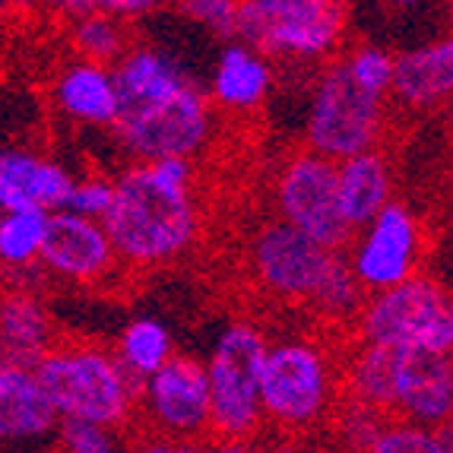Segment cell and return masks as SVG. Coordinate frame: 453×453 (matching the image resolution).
I'll use <instances>...</instances> for the list:
<instances>
[{"instance_id": "obj_1", "label": "cell", "mask_w": 453, "mask_h": 453, "mask_svg": "<svg viewBox=\"0 0 453 453\" xmlns=\"http://www.w3.org/2000/svg\"><path fill=\"white\" fill-rule=\"evenodd\" d=\"M114 76L121 86V114L111 134L130 162L196 159L210 146L219 108L190 80L178 54L159 45H130L114 64Z\"/></svg>"}, {"instance_id": "obj_2", "label": "cell", "mask_w": 453, "mask_h": 453, "mask_svg": "<svg viewBox=\"0 0 453 453\" xmlns=\"http://www.w3.org/2000/svg\"><path fill=\"white\" fill-rule=\"evenodd\" d=\"M114 181L118 194L102 222L124 266L159 270L194 248L203 232V212L194 196V159L130 162Z\"/></svg>"}, {"instance_id": "obj_3", "label": "cell", "mask_w": 453, "mask_h": 453, "mask_svg": "<svg viewBox=\"0 0 453 453\" xmlns=\"http://www.w3.org/2000/svg\"><path fill=\"white\" fill-rule=\"evenodd\" d=\"M35 371L64 418H96L124 431L140 416V384L114 349L98 342H58Z\"/></svg>"}, {"instance_id": "obj_4", "label": "cell", "mask_w": 453, "mask_h": 453, "mask_svg": "<svg viewBox=\"0 0 453 453\" xmlns=\"http://www.w3.org/2000/svg\"><path fill=\"white\" fill-rule=\"evenodd\" d=\"M342 374L320 342L276 340L264 362V416L270 428L308 434L320 428L342 400Z\"/></svg>"}, {"instance_id": "obj_5", "label": "cell", "mask_w": 453, "mask_h": 453, "mask_svg": "<svg viewBox=\"0 0 453 453\" xmlns=\"http://www.w3.org/2000/svg\"><path fill=\"white\" fill-rule=\"evenodd\" d=\"M270 340L254 320H232L216 333L206 368L212 384V438L219 444H250L266 425L264 362Z\"/></svg>"}, {"instance_id": "obj_6", "label": "cell", "mask_w": 453, "mask_h": 453, "mask_svg": "<svg viewBox=\"0 0 453 453\" xmlns=\"http://www.w3.org/2000/svg\"><path fill=\"white\" fill-rule=\"evenodd\" d=\"M346 26V0H242L238 38L270 61L324 64L340 51Z\"/></svg>"}, {"instance_id": "obj_7", "label": "cell", "mask_w": 453, "mask_h": 453, "mask_svg": "<svg viewBox=\"0 0 453 453\" xmlns=\"http://www.w3.org/2000/svg\"><path fill=\"white\" fill-rule=\"evenodd\" d=\"M390 96L371 92L349 73L346 61L320 70L304 114V143L324 152L326 159H349L374 150L387 130Z\"/></svg>"}, {"instance_id": "obj_8", "label": "cell", "mask_w": 453, "mask_h": 453, "mask_svg": "<svg viewBox=\"0 0 453 453\" xmlns=\"http://www.w3.org/2000/svg\"><path fill=\"white\" fill-rule=\"evenodd\" d=\"M450 333L453 295L422 273L368 292L356 320L358 340L390 349H450Z\"/></svg>"}, {"instance_id": "obj_9", "label": "cell", "mask_w": 453, "mask_h": 453, "mask_svg": "<svg viewBox=\"0 0 453 453\" xmlns=\"http://www.w3.org/2000/svg\"><path fill=\"white\" fill-rule=\"evenodd\" d=\"M276 216L324 242L326 248L346 250L356 238L340 196V162L326 159L318 150H302L288 156L273 181Z\"/></svg>"}, {"instance_id": "obj_10", "label": "cell", "mask_w": 453, "mask_h": 453, "mask_svg": "<svg viewBox=\"0 0 453 453\" xmlns=\"http://www.w3.org/2000/svg\"><path fill=\"white\" fill-rule=\"evenodd\" d=\"M336 254V248H326L324 242L276 216L260 222L257 232L250 234L248 266L254 282L270 298L286 304H311Z\"/></svg>"}, {"instance_id": "obj_11", "label": "cell", "mask_w": 453, "mask_h": 453, "mask_svg": "<svg viewBox=\"0 0 453 453\" xmlns=\"http://www.w3.org/2000/svg\"><path fill=\"white\" fill-rule=\"evenodd\" d=\"M140 416L165 441H200L212 434V384L206 362L174 352L140 384Z\"/></svg>"}, {"instance_id": "obj_12", "label": "cell", "mask_w": 453, "mask_h": 453, "mask_svg": "<svg viewBox=\"0 0 453 453\" xmlns=\"http://www.w3.org/2000/svg\"><path fill=\"white\" fill-rule=\"evenodd\" d=\"M422 222L406 203L390 200L349 242V264L368 292L390 288L418 273Z\"/></svg>"}, {"instance_id": "obj_13", "label": "cell", "mask_w": 453, "mask_h": 453, "mask_svg": "<svg viewBox=\"0 0 453 453\" xmlns=\"http://www.w3.org/2000/svg\"><path fill=\"white\" fill-rule=\"evenodd\" d=\"M51 276L80 286H98L121 264L105 222L73 210H54L42 264Z\"/></svg>"}, {"instance_id": "obj_14", "label": "cell", "mask_w": 453, "mask_h": 453, "mask_svg": "<svg viewBox=\"0 0 453 453\" xmlns=\"http://www.w3.org/2000/svg\"><path fill=\"white\" fill-rule=\"evenodd\" d=\"M61 412L35 365H0V441L4 447H42L58 441Z\"/></svg>"}, {"instance_id": "obj_15", "label": "cell", "mask_w": 453, "mask_h": 453, "mask_svg": "<svg viewBox=\"0 0 453 453\" xmlns=\"http://www.w3.org/2000/svg\"><path fill=\"white\" fill-rule=\"evenodd\" d=\"M393 416L441 428L453 418V356L447 349H396Z\"/></svg>"}, {"instance_id": "obj_16", "label": "cell", "mask_w": 453, "mask_h": 453, "mask_svg": "<svg viewBox=\"0 0 453 453\" xmlns=\"http://www.w3.org/2000/svg\"><path fill=\"white\" fill-rule=\"evenodd\" d=\"M76 178L61 162L26 146L0 152V210H67Z\"/></svg>"}, {"instance_id": "obj_17", "label": "cell", "mask_w": 453, "mask_h": 453, "mask_svg": "<svg viewBox=\"0 0 453 453\" xmlns=\"http://www.w3.org/2000/svg\"><path fill=\"white\" fill-rule=\"evenodd\" d=\"M273 83L276 76L270 58L244 38H228L212 61L206 92L219 111L250 114L270 98Z\"/></svg>"}, {"instance_id": "obj_18", "label": "cell", "mask_w": 453, "mask_h": 453, "mask_svg": "<svg viewBox=\"0 0 453 453\" xmlns=\"http://www.w3.org/2000/svg\"><path fill=\"white\" fill-rule=\"evenodd\" d=\"M390 98L406 111H434L453 102V32L396 54Z\"/></svg>"}, {"instance_id": "obj_19", "label": "cell", "mask_w": 453, "mask_h": 453, "mask_svg": "<svg viewBox=\"0 0 453 453\" xmlns=\"http://www.w3.org/2000/svg\"><path fill=\"white\" fill-rule=\"evenodd\" d=\"M54 105L64 118L83 127H114L121 114V86L114 76V64L80 61L61 67L54 76Z\"/></svg>"}, {"instance_id": "obj_20", "label": "cell", "mask_w": 453, "mask_h": 453, "mask_svg": "<svg viewBox=\"0 0 453 453\" xmlns=\"http://www.w3.org/2000/svg\"><path fill=\"white\" fill-rule=\"evenodd\" d=\"M48 304L29 288H10L0 308V352L4 362L38 365L58 346Z\"/></svg>"}, {"instance_id": "obj_21", "label": "cell", "mask_w": 453, "mask_h": 453, "mask_svg": "<svg viewBox=\"0 0 453 453\" xmlns=\"http://www.w3.org/2000/svg\"><path fill=\"white\" fill-rule=\"evenodd\" d=\"M340 196L349 222L368 226L380 210L393 200V168L380 146L349 156L340 162Z\"/></svg>"}, {"instance_id": "obj_22", "label": "cell", "mask_w": 453, "mask_h": 453, "mask_svg": "<svg viewBox=\"0 0 453 453\" xmlns=\"http://www.w3.org/2000/svg\"><path fill=\"white\" fill-rule=\"evenodd\" d=\"M342 396L380 409L393 416L396 406V349L362 342L349 352L342 365Z\"/></svg>"}, {"instance_id": "obj_23", "label": "cell", "mask_w": 453, "mask_h": 453, "mask_svg": "<svg viewBox=\"0 0 453 453\" xmlns=\"http://www.w3.org/2000/svg\"><path fill=\"white\" fill-rule=\"evenodd\" d=\"M111 349L130 378L136 384H143L150 374H156L174 356V336L159 318H134L114 336Z\"/></svg>"}, {"instance_id": "obj_24", "label": "cell", "mask_w": 453, "mask_h": 453, "mask_svg": "<svg viewBox=\"0 0 453 453\" xmlns=\"http://www.w3.org/2000/svg\"><path fill=\"white\" fill-rule=\"evenodd\" d=\"M51 210H0V260L7 270H29L42 264Z\"/></svg>"}, {"instance_id": "obj_25", "label": "cell", "mask_w": 453, "mask_h": 453, "mask_svg": "<svg viewBox=\"0 0 453 453\" xmlns=\"http://www.w3.org/2000/svg\"><path fill=\"white\" fill-rule=\"evenodd\" d=\"M365 298H368V288L362 286V280L356 276L352 264H349V254H336L326 270L324 282L318 286L314 298H311L308 308L318 314L320 320L333 326H346L356 324L358 314L365 308Z\"/></svg>"}, {"instance_id": "obj_26", "label": "cell", "mask_w": 453, "mask_h": 453, "mask_svg": "<svg viewBox=\"0 0 453 453\" xmlns=\"http://www.w3.org/2000/svg\"><path fill=\"white\" fill-rule=\"evenodd\" d=\"M70 45L80 58L102 64H118L130 48L127 19L108 10H89L70 19Z\"/></svg>"}, {"instance_id": "obj_27", "label": "cell", "mask_w": 453, "mask_h": 453, "mask_svg": "<svg viewBox=\"0 0 453 453\" xmlns=\"http://www.w3.org/2000/svg\"><path fill=\"white\" fill-rule=\"evenodd\" d=\"M387 418H390L387 412L352 400V396H342L340 409H336V428H340L342 444L356 447V450H374Z\"/></svg>"}, {"instance_id": "obj_28", "label": "cell", "mask_w": 453, "mask_h": 453, "mask_svg": "<svg viewBox=\"0 0 453 453\" xmlns=\"http://www.w3.org/2000/svg\"><path fill=\"white\" fill-rule=\"evenodd\" d=\"M374 453H447L441 431L431 425L412 422V418L390 416L380 431Z\"/></svg>"}, {"instance_id": "obj_29", "label": "cell", "mask_w": 453, "mask_h": 453, "mask_svg": "<svg viewBox=\"0 0 453 453\" xmlns=\"http://www.w3.org/2000/svg\"><path fill=\"white\" fill-rule=\"evenodd\" d=\"M342 61H346L349 73L356 76L362 86H368L371 92H380V96L393 92V80H396V54L393 51L368 42V45L352 48Z\"/></svg>"}, {"instance_id": "obj_30", "label": "cell", "mask_w": 453, "mask_h": 453, "mask_svg": "<svg viewBox=\"0 0 453 453\" xmlns=\"http://www.w3.org/2000/svg\"><path fill=\"white\" fill-rule=\"evenodd\" d=\"M54 444L70 453H111L121 447V431L105 422H96V418L67 416L61 418V428H58V441Z\"/></svg>"}, {"instance_id": "obj_31", "label": "cell", "mask_w": 453, "mask_h": 453, "mask_svg": "<svg viewBox=\"0 0 453 453\" xmlns=\"http://www.w3.org/2000/svg\"><path fill=\"white\" fill-rule=\"evenodd\" d=\"M174 10L188 16L190 23L203 26L212 38H238L242 0H174Z\"/></svg>"}, {"instance_id": "obj_32", "label": "cell", "mask_w": 453, "mask_h": 453, "mask_svg": "<svg viewBox=\"0 0 453 453\" xmlns=\"http://www.w3.org/2000/svg\"><path fill=\"white\" fill-rule=\"evenodd\" d=\"M114 194H118V181L114 178L86 174V178H76L73 194L67 200V210L83 212V216H92V219H105V212L114 203Z\"/></svg>"}, {"instance_id": "obj_33", "label": "cell", "mask_w": 453, "mask_h": 453, "mask_svg": "<svg viewBox=\"0 0 453 453\" xmlns=\"http://www.w3.org/2000/svg\"><path fill=\"white\" fill-rule=\"evenodd\" d=\"M390 13H412V10L422 7V0H380Z\"/></svg>"}, {"instance_id": "obj_34", "label": "cell", "mask_w": 453, "mask_h": 453, "mask_svg": "<svg viewBox=\"0 0 453 453\" xmlns=\"http://www.w3.org/2000/svg\"><path fill=\"white\" fill-rule=\"evenodd\" d=\"M438 431H441V441H444V450L453 453V418H450V422L441 425Z\"/></svg>"}, {"instance_id": "obj_35", "label": "cell", "mask_w": 453, "mask_h": 453, "mask_svg": "<svg viewBox=\"0 0 453 453\" xmlns=\"http://www.w3.org/2000/svg\"><path fill=\"white\" fill-rule=\"evenodd\" d=\"M7 4L13 10H19V13H26V10H32V7H42V0H7Z\"/></svg>"}, {"instance_id": "obj_36", "label": "cell", "mask_w": 453, "mask_h": 453, "mask_svg": "<svg viewBox=\"0 0 453 453\" xmlns=\"http://www.w3.org/2000/svg\"><path fill=\"white\" fill-rule=\"evenodd\" d=\"M450 130H453V102H450Z\"/></svg>"}, {"instance_id": "obj_37", "label": "cell", "mask_w": 453, "mask_h": 453, "mask_svg": "<svg viewBox=\"0 0 453 453\" xmlns=\"http://www.w3.org/2000/svg\"><path fill=\"white\" fill-rule=\"evenodd\" d=\"M447 352H450V356H453V333H450V349H447Z\"/></svg>"}]
</instances>
